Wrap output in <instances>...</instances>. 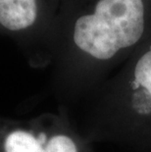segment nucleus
<instances>
[{
  "label": "nucleus",
  "instance_id": "nucleus-1",
  "mask_svg": "<svg viewBox=\"0 0 151 152\" xmlns=\"http://www.w3.org/2000/svg\"><path fill=\"white\" fill-rule=\"evenodd\" d=\"M143 30L142 0H99L93 14L76 19L73 41L80 50L106 60L136 44Z\"/></svg>",
  "mask_w": 151,
  "mask_h": 152
},
{
  "label": "nucleus",
  "instance_id": "nucleus-2",
  "mask_svg": "<svg viewBox=\"0 0 151 152\" xmlns=\"http://www.w3.org/2000/svg\"><path fill=\"white\" fill-rule=\"evenodd\" d=\"M43 0H0V30L24 34L36 26L42 14Z\"/></svg>",
  "mask_w": 151,
  "mask_h": 152
},
{
  "label": "nucleus",
  "instance_id": "nucleus-3",
  "mask_svg": "<svg viewBox=\"0 0 151 152\" xmlns=\"http://www.w3.org/2000/svg\"><path fill=\"white\" fill-rule=\"evenodd\" d=\"M4 152H78L73 140L64 134L46 140L24 130H15L6 135Z\"/></svg>",
  "mask_w": 151,
  "mask_h": 152
},
{
  "label": "nucleus",
  "instance_id": "nucleus-4",
  "mask_svg": "<svg viewBox=\"0 0 151 152\" xmlns=\"http://www.w3.org/2000/svg\"><path fill=\"white\" fill-rule=\"evenodd\" d=\"M134 77L137 83L145 87L151 94V47L137 62L134 69Z\"/></svg>",
  "mask_w": 151,
  "mask_h": 152
}]
</instances>
